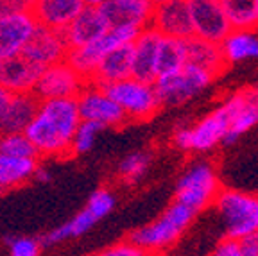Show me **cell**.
<instances>
[{
  "instance_id": "cell-30",
  "label": "cell",
  "mask_w": 258,
  "mask_h": 256,
  "mask_svg": "<svg viewBox=\"0 0 258 256\" xmlns=\"http://www.w3.org/2000/svg\"><path fill=\"white\" fill-rule=\"evenodd\" d=\"M102 129L104 127H101L99 124L81 120L79 127L76 129V135H74L70 154H85V152H88L90 149L93 147V144H95L97 135H99Z\"/></svg>"
},
{
  "instance_id": "cell-19",
  "label": "cell",
  "mask_w": 258,
  "mask_h": 256,
  "mask_svg": "<svg viewBox=\"0 0 258 256\" xmlns=\"http://www.w3.org/2000/svg\"><path fill=\"white\" fill-rule=\"evenodd\" d=\"M41 68L25 59L22 54L0 61V88L11 95L32 93L38 83Z\"/></svg>"
},
{
  "instance_id": "cell-1",
  "label": "cell",
  "mask_w": 258,
  "mask_h": 256,
  "mask_svg": "<svg viewBox=\"0 0 258 256\" xmlns=\"http://www.w3.org/2000/svg\"><path fill=\"white\" fill-rule=\"evenodd\" d=\"M81 124L76 99L40 100L36 115L24 135L38 156L70 154L76 129Z\"/></svg>"
},
{
  "instance_id": "cell-28",
  "label": "cell",
  "mask_w": 258,
  "mask_h": 256,
  "mask_svg": "<svg viewBox=\"0 0 258 256\" xmlns=\"http://www.w3.org/2000/svg\"><path fill=\"white\" fill-rule=\"evenodd\" d=\"M256 124H258V111L254 109L253 102H251V97H249V100H247L246 104L237 111V115L233 116V120H231L230 127H228V133H226L222 142L228 145L233 144L238 136L244 135L246 131H249V129Z\"/></svg>"
},
{
  "instance_id": "cell-38",
  "label": "cell",
  "mask_w": 258,
  "mask_h": 256,
  "mask_svg": "<svg viewBox=\"0 0 258 256\" xmlns=\"http://www.w3.org/2000/svg\"><path fill=\"white\" fill-rule=\"evenodd\" d=\"M18 0H0V13H6L9 9H13L16 6Z\"/></svg>"
},
{
  "instance_id": "cell-18",
  "label": "cell",
  "mask_w": 258,
  "mask_h": 256,
  "mask_svg": "<svg viewBox=\"0 0 258 256\" xmlns=\"http://www.w3.org/2000/svg\"><path fill=\"white\" fill-rule=\"evenodd\" d=\"M85 0H38L31 2V13L38 27L63 32L85 8Z\"/></svg>"
},
{
  "instance_id": "cell-37",
  "label": "cell",
  "mask_w": 258,
  "mask_h": 256,
  "mask_svg": "<svg viewBox=\"0 0 258 256\" xmlns=\"http://www.w3.org/2000/svg\"><path fill=\"white\" fill-rule=\"evenodd\" d=\"M11 93L6 92L4 88H0V122H2V116H4L6 109H8L9 102H11Z\"/></svg>"
},
{
  "instance_id": "cell-12",
  "label": "cell",
  "mask_w": 258,
  "mask_h": 256,
  "mask_svg": "<svg viewBox=\"0 0 258 256\" xmlns=\"http://www.w3.org/2000/svg\"><path fill=\"white\" fill-rule=\"evenodd\" d=\"M194 38L221 45L231 32L221 0H188Z\"/></svg>"
},
{
  "instance_id": "cell-24",
  "label": "cell",
  "mask_w": 258,
  "mask_h": 256,
  "mask_svg": "<svg viewBox=\"0 0 258 256\" xmlns=\"http://www.w3.org/2000/svg\"><path fill=\"white\" fill-rule=\"evenodd\" d=\"M188 63L186 40L176 38H161L160 54H158V77L172 76L185 68ZM156 77V79H158Z\"/></svg>"
},
{
  "instance_id": "cell-15",
  "label": "cell",
  "mask_w": 258,
  "mask_h": 256,
  "mask_svg": "<svg viewBox=\"0 0 258 256\" xmlns=\"http://www.w3.org/2000/svg\"><path fill=\"white\" fill-rule=\"evenodd\" d=\"M69 50L70 48L64 41L63 32L38 27L36 32L29 40V43L25 45L22 56L43 70V68L52 67V65L67 59Z\"/></svg>"
},
{
  "instance_id": "cell-27",
  "label": "cell",
  "mask_w": 258,
  "mask_h": 256,
  "mask_svg": "<svg viewBox=\"0 0 258 256\" xmlns=\"http://www.w3.org/2000/svg\"><path fill=\"white\" fill-rule=\"evenodd\" d=\"M0 154L20 160H38V154L24 133L0 135Z\"/></svg>"
},
{
  "instance_id": "cell-29",
  "label": "cell",
  "mask_w": 258,
  "mask_h": 256,
  "mask_svg": "<svg viewBox=\"0 0 258 256\" xmlns=\"http://www.w3.org/2000/svg\"><path fill=\"white\" fill-rule=\"evenodd\" d=\"M149 163H151L149 152H142V151L133 152V154H129V156H125L124 160L120 161V165H118V174H120L125 181H138L145 174Z\"/></svg>"
},
{
  "instance_id": "cell-9",
  "label": "cell",
  "mask_w": 258,
  "mask_h": 256,
  "mask_svg": "<svg viewBox=\"0 0 258 256\" xmlns=\"http://www.w3.org/2000/svg\"><path fill=\"white\" fill-rule=\"evenodd\" d=\"M251 97V92H240L231 95L224 104L219 106L215 111L205 116L196 127L192 129V149L194 151H208L215 147L219 142L224 140L228 127H230L233 116L246 104Z\"/></svg>"
},
{
  "instance_id": "cell-35",
  "label": "cell",
  "mask_w": 258,
  "mask_h": 256,
  "mask_svg": "<svg viewBox=\"0 0 258 256\" xmlns=\"http://www.w3.org/2000/svg\"><path fill=\"white\" fill-rule=\"evenodd\" d=\"M174 144L181 151H190L192 149V129L181 127L174 133Z\"/></svg>"
},
{
  "instance_id": "cell-4",
  "label": "cell",
  "mask_w": 258,
  "mask_h": 256,
  "mask_svg": "<svg viewBox=\"0 0 258 256\" xmlns=\"http://www.w3.org/2000/svg\"><path fill=\"white\" fill-rule=\"evenodd\" d=\"M221 192L217 174L206 161L194 163L176 184V203L192 210L196 215L212 204Z\"/></svg>"
},
{
  "instance_id": "cell-36",
  "label": "cell",
  "mask_w": 258,
  "mask_h": 256,
  "mask_svg": "<svg viewBox=\"0 0 258 256\" xmlns=\"http://www.w3.org/2000/svg\"><path fill=\"white\" fill-rule=\"evenodd\" d=\"M238 242H240L244 256H258V231L251 233V235H247L246 238H242Z\"/></svg>"
},
{
  "instance_id": "cell-10",
  "label": "cell",
  "mask_w": 258,
  "mask_h": 256,
  "mask_svg": "<svg viewBox=\"0 0 258 256\" xmlns=\"http://www.w3.org/2000/svg\"><path fill=\"white\" fill-rule=\"evenodd\" d=\"M86 84H88V79L76 72V68L70 67L64 59L41 70L32 93L38 100L77 99V95L83 92Z\"/></svg>"
},
{
  "instance_id": "cell-6",
  "label": "cell",
  "mask_w": 258,
  "mask_h": 256,
  "mask_svg": "<svg viewBox=\"0 0 258 256\" xmlns=\"http://www.w3.org/2000/svg\"><path fill=\"white\" fill-rule=\"evenodd\" d=\"M104 90L124 111L127 120H147L161 108L153 84L142 83L133 77L106 86Z\"/></svg>"
},
{
  "instance_id": "cell-22",
  "label": "cell",
  "mask_w": 258,
  "mask_h": 256,
  "mask_svg": "<svg viewBox=\"0 0 258 256\" xmlns=\"http://www.w3.org/2000/svg\"><path fill=\"white\" fill-rule=\"evenodd\" d=\"M186 54H188L190 65L203 68L214 77L221 74L222 68L226 67L221 45L208 43V41L198 40V38H190V40H186Z\"/></svg>"
},
{
  "instance_id": "cell-11",
  "label": "cell",
  "mask_w": 258,
  "mask_h": 256,
  "mask_svg": "<svg viewBox=\"0 0 258 256\" xmlns=\"http://www.w3.org/2000/svg\"><path fill=\"white\" fill-rule=\"evenodd\" d=\"M81 120L93 122L101 127H118L125 124L124 111L115 104V100L106 93L104 88L88 83L76 99Z\"/></svg>"
},
{
  "instance_id": "cell-32",
  "label": "cell",
  "mask_w": 258,
  "mask_h": 256,
  "mask_svg": "<svg viewBox=\"0 0 258 256\" xmlns=\"http://www.w3.org/2000/svg\"><path fill=\"white\" fill-rule=\"evenodd\" d=\"M86 206H88L99 219H104V217L113 210V206H115V197H113V194L106 188L95 190V192L90 196Z\"/></svg>"
},
{
  "instance_id": "cell-8",
  "label": "cell",
  "mask_w": 258,
  "mask_h": 256,
  "mask_svg": "<svg viewBox=\"0 0 258 256\" xmlns=\"http://www.w3.org/2000/svg\"><path fill=\"white\" fill-rule=\"evenodd\" d=\"M36 29L38 24L31 13V2L18 0L13 9L0 13V61L24 52Z\"/></svg>"
},
{
  "instance_id": "cell-33",
  "label": "cell",
  "mask_w": 258,
  "mask_h": 256,
  "mask_svg": "<svg viewBox=\"0 0 258 256\" xmlns=\"http://www.w3.org/2000/svg\"><path fill=\"white\" fill-rule=\"evenodd\" d=\"M93 256H147V252L138 249L131 242H118V244L111 245V247H106L104 251L97 252Z\"/></svg>"
},
{
  "instance_id": "cell-17",
  "label": "cell",
  "mask_w": 258,
  "mask_h": 256,
  "mask_svg": "<svg viewBox=\"0 0 258 256\" xmlns=\"http://www.w3.org/2000/svg\"><path fill=\"white\" fill-rule=\"evenodd\" d=\"M161 34L154 29L145 27L133 41V63L131 77L142 83L153 84L158 77V54H160Z\"/></svg>"
},
{
  "instance_id": "cell-7",
  "label": "cell",
  "mask_w": 258,
  "mask_h": 256,
  "mask_svg": "<svg viewBox=\"0 0 258 256\" xmlns=\"http://www.w3.org/2000/svg\"><path fill=\"white\" fill-rule=\"evenodd\" d=\"M212 81H214L212 74L186 63L185 68L177 74L158 77L153 86L161 106H179L201 93Z\"/></svg>"
},
{
  "instance_id": "cell-3",
  "label": "cell",
  "mask_w": 258,
  "mask_h": 256,
  "mask_svg": "<svg viewBox=\"0 0 258 256\" xmlns=\"http://www.w3.org/2000/svg\"><path fill=\"white\" fill-rule=\"evenodd\" d=\"M214 203L224 222L226 238L242 240L258 231V196L238 190H221Z\"/></svg>"
},
{
  "instance_id": "cell-40",
  "label": "cell",
  "mask_w": 258,
  "mask_h": 256,
  "mask_svg": "<svg viewBox=\"0 0 258 256\" xmlns=\"http://www.w3.org/2000/svg\"><path fill=\"white\" fill-rule=\"evenodd\" d=\"M251 102H253L254 109L258 111V88L254 90V92H251Z\"/></svg>"
},
{
  "instance_id": "cell-13",
  "label": "cell",
  "mask_w": 258,
  "mask_h": 256,
  "mask_svg": "<svg viewBox=\"0 0 258 256\" xmlns=\"http://www.w3.org/2000/svg\"><path fill=\"white\" fill-rule=\"evenodd\" d=\"M151 29L163 38L190 40L194 38L192 18H190L188 0H161L154 2Z\"/></svg>"
},
{
  "instance_id": "cell-5",
  "label": "cell",
  "mask_w": 258,
  "mask_h": 256,
  "mask_svg": "<svg viewBox=\"0 0 258 256\" xmlns=\"http://www.w3.org/2000/svg\"><path fill=\"white\" fill-rule=\"evenodd\" d=\"M142 29L129 27V25H120V27H109L106 34L93 43L86 45V47L76 48V50H69L67 56V63L72 68H76V72H79L85 79H90L93 74L95 67L106 57L109 52L117 50L125 45H131L138 38Z\"/></svg>"
},
{
  "instance_id": "cell-14",
  "label": "cell",
  "mask_w": 258,
  "mask_h": 256,
  "mask_svg": "<svg viewBox=\"0 0 258 256\" xmlns=\"http://www.w3.org/2000/svg\"><path fill=\"white\" fill-rule=\"evenodd\" d=\"M97 8L101 9L109 27L145 29L149 27L153 18L154 2L149 0H97Z\"/></svg>"
},
{
  "instance_id": "cell-20",
  "label": "cell",
  "mask_w": 258,
  "mask_h": 256,
  "mask_svg": "<svg viewBox=\"0 0 258 256\" xmlns=\"http://www.w3.org/2000/svg\"><path fill=\"white\" fill-rule=\"evenodd\" d=\"M131 63H133V43L117 48L106 57H102V61L97 65L93 74L90 76L88 83L106 88V86L129 79Z\"/></svg>"
},
{
  "instance_id": "cell-2",
  "label": "cell",
  "mask_w": 258,
  "mask_h": 256,
  "mask_svg": "<svg viewBox=\"0 0 258 256\" xmlns=\"http://www.w3.org/2000/svg\"><path fill=\"white\" fill-rule=\"evenodd\" d=\"M196 213L190 208L174 201L165 212L161 213L151 224L135 229L129 240L144 252H156L169 247L183 235L186 228L192 224Z\"/></svg>"
},
{
  "instance_id": "cell-31",
  "label": "cell",
  "mask_w": 258,
  "mask_h": 256,
  "mask_svg": "<svg viewBox=\"0 0 258 256\" xmlns=\"http://www.w3.org/2000/svg\"><path fill=\"white\" fill-rule=\"evenodd\" d=\"M9 256H40L41 244L32 236H15L8 238Z\"/></svg>"
},
{
  "instance_id": "cell-23",
  "label": "cell",
  "mask_w": 258,
  "mask_h": 256,
  "mask_svg": "<svg viewBox=\"0 0 258 256\" xmlns=\"http://www.w3.org/2000/svg\"><path fill=\"white\" fill-rule=\"evenodd\" d=\"M226 65L258 57V36L249 31H231L221 43Z\"/></svg>"
},
{
  "instance_id": "cell-39",
  "label": "cell",
  "mask_w": 258,
  "mask_h": 256,
  "mask_svg": "<svg viewBox=\"0 0 258 256\" xmlns=\"http://www.w3.org/2000/svg\"><path fill=\"white\" fill-rule=\"evenodd\" d=\"M34 177H36V179H40V181H48V179H50V174L45 172L43 168L38 167V168H36V172H34Z\"/></svg>"
},
{
  "instance_id": "cell-25",
  "label": "cell",
  "mask_w": 258,
  "mask_h": 256,
  "mask_svg": "<svg viewBox=\"0 0 258 256\" xmlns=\"http://www.w3.org/2000/svg\"><path fill=\"white\" fill-rule=\"evenodd\" d=\"M231 31H253L258 27V0H221Z\"/></svg>"
},
{
  "instance_id": "cell-16",
  "label": "cell",
  "mask_w": 258,
  "mask_h": 256,
  "mask_svg": "<svg viewBox=\"0 0 258 256\" xmlns=\"http://www.w3.org/2000/svg\"><path fill=\"white\" fill-rule=\"evenodd\" d=\"M109 29L104 15L97 8V2H86L76 20L63 31V38L70 50L86 47L97 41Z\"/></svg>"
},
{
  "instance_id": "cell-21",
  "label": "cell",
  "mask_w": 258,
  "mask_h": 256,
  "mask_svg": "<svg viewBox=\"0 0 258 256\" xmlns=\"http://www.w3.org/2000/svg\"><path fill=\"white\" fill-rule=\"evenodd\" d=\"M40 100L34 93H20L13 95L8 109H6L2 122H0V135H11V133H25L31 120L36 115Z\"/></svg>"
},
{
  "instance_id": "cell-26",
  "label": "cell",
  "mask_w": 258,
  "mask_h": 256,
  "mask_svg": "<svg viewBox=\"0 0 258 256\" xmlns=\"http://www.w3.org/2000/svg\"><path fill=\"white\" fill-rule=\"evenodd\" d=\"M38 168L36 160H20L0 154V190L18 186L34 177Z\"/></svg>"
},
{
  "instance_id": "cell-34",
  "label": "cell",
  "mask_w": 258,
  "mask_h": 256,
  "mask_svg": "<svg viewBox=\"0 0 258 256\" xmlns=\"http://www.w3.org/2000/svg\"><path fill=\"white\" fill-rule=\"evenodd\" d=\"M212 256H244V252H242L240 242L238 240L224 238V240L217 244V247L214 249Z\"/></svg>"
}]
</instances>
